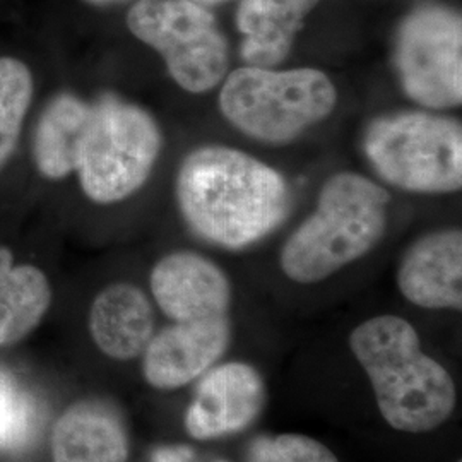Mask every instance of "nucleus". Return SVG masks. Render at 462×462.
I'll return each mask as SVG.
<instances>
[{
	"label": "nucleus",
	"instance_id": "nucleus-2",
	"mask_svg": "<svg viewBox=\"0 0 462 462\" xmlns=\"http://www.w3.org/2000/svg\"><path fill=\"white\" fill-rule=\"evenodd\" d=\"M349 347L368 375L380 414L404 433H427L452 416L456 383L446 366L423 353L413 326L397 315L365 320Z\"/></svg>",
	"mask_w": 462,
	"mask_h": 462
},
{
	"label": "nucleus",
	"instance_id": "nucleus-5",
	"mask_svg": "<svg viewBox=\"0 0 462 462\" xmlns=\"http://www.w3.org/2000/svg\"><path fill=\"white\" fill-rule=\"evenodd\" d=\"M329 76L317 69L238 67L219 91V110L235 129L267 144H286L336 108Z\"/></svg>",
	"mask_w": 462,
	"mask_h": 462
},
{
	"label": "nucleus",
	"instance_id": "nucleus-6",
	"mask_svg": "<svg viewBox=\"0 0 462 462\" xmlns=\"http://www.w3.org/2000/svg\"><path fill=\"white\" fill-rule=\"evenodd\" d=\"M364 152L383 182L414 194H452L462 187L461 122L430 112L374 118Z\"/></svg>",
	"mask_w": 462,
	"mask_h": 462
},
{
	"label": "nucleus",
	"instance_id": "nucleus-3",
	"mask_svg": "<svg viewBox=\"0 0 462 462\" xmlns=\"http://www.w3.org/2000/svg\"><path fill=\"white\" fill-rule=\"evenodd\" d=\"M389 200V192L364 175L339 171L329 177L314 213L282 245V273L312 284L362 259L385 233Z\"/></svg>",
	"mask_w": 462,
	"mask_h": 462
},
{
	"label": "nucleus",
	"instance_id": "nucleus-15",
	"mask_svg": "<svg viewBox=\"0 0 462 462\" xmlns=\"http://www.w3.org/2000/svg\"><path fill=\"white\" fill-rule=\"evenodd\" d=\"M320 0H242L236 11V28L242 33L240 55L247 66L282 64L295 38Z\"/></svg>",
	"mask_w": 462,
	"mask_h": 462
},
{
	"label": "nucleus",
	"instance_id": "nucleus-9",
	"mask_svg": "<svg viewBox=\"0 0 462 462\" xmlns=\"http://www.w3.org/2000/svg\"><path fill=\"white\" fill-rule=\"evenodd\" d=\"M264 406V379L252 365H217L200 375L185 413V429L198 440L228 437L247 430Z\"/></svg>",
	"mask_w": 462,
	"mask_h": 462
},
{
	"label": "nucleus",
	"instance_id": "nucleus-11",
	"mask_svg": "<svg viewBox=\"0 0 462 462\" xmlns=\"http://www.w3.org/2000/svg\"><path fill=\"white\" fill-rule=\"evenodd\" d=\"M151 291L162 312L175 322L228 315L231 282L225 271L198 252H171L151 271Z\"/></svg>",
	"mask_w": 462,
	"mask_h": 462
},
{
	"label": "nucleus",
	"instance_id": "nucleus-16",
	"mask_svg": "<svg viewBox=\"0 0 462 462\" xmlns=\"http://www.w3.org/2000/svg\"><path fill=\"white\" fill-rule=\"evenodd\" d=\"M51 303L45 273L32 264H13V252L0 245V346L32 334Z\"/></svg>",
	"mask_w": 462,
	"mask_h": 462
},
{
	"label": "nucleus",
	"instance_id": "nucleus-18",
	"mask_svg": "<svg viewBox=\"0 0 462 462\" xmlns=\"http://www.w3.org/2000/svg\"><path fill=\"white\" fill-rule=\"evenodd\" d=\"M33 91L30 67L14 57H0V171L16 151Z\"/></svg>",
	"mask_w": 462,
	"mask_h": 462
},
{
	"label": "nucleus",
	"instance_id": "nucleus-7",
	"mask_svg": "<svg viewBox=\"0 0 462 462\" xmlns=\"http://www.w3.org/2000/svg\"><path fill=\"white\" fill-rule=\"evenodd\" d=\"M129 32L165 60L170 78L202 95L226 78L228 40L215 14L192 0H137L127 13Z\"/></svg>",
	"mask_w": 462,
	"mask_h": 462
},
{
	"label": "nucleus",
	"instance_id": "nucleus-22",
	"mask_svg": "<svg viewBox=\"0 0 462 462\" xmlns=\"http://www.w3.org/2000/svg\"><path fill=\"white\" fill-rule=\"evenodd\" d=\"M86 4H89V5H112V4H118V2H124V0H84Z\"/></svg>",
	"mask_w": 462,
	"mask_h": 462
},
{
	"label": "nucleus",
	"instance_id": "nucleus-17",
	"mask_svg": "<svg viewBox=\"0 0 462 462\" xmlns=\"http://www.w3.org/2000/svg\"><path fill=\"white\" fill-rule=\"evenodd\" d=\"M89 110V101L72 93L50 99L36 122L33 162L42 177L62 180L72 173L74 151Z\"/></svg>",
	"mask_w": 462,
	"mask_h": 462
},
{
	"label": "nucleus",
	"instance_id": "nucleus-24",
	"mask_svg": "<svg viewBox=\"0 0 462 462\" xmlns=\"http://www.w3.org/2000/svg\"><path fill=\"white\" fill-rule=\"evenodd\" d=\"M457 462H461V461H457Z\"/></svg>",
	"mask_w": 462,
	"mask_h": 462
},
{
	"label": "nucleus",
	"instance_id": "nucleus-13",
	"mask_svg": "<svg viewBox=\"0 0 462 462\" xmlns=\"http://www.w3.org/2000/svg\"><path fill=\"white\" fill-rule=\"evenodd\" d=\"M129 431L120 408L103 397L70 404L51 431L53 462H127Z\"/></svg>",
	"mask_w": 462,
	"mask_h": 462
},
{
	"label": "nucleus",
	"instance_id": "nucleus-1",
	"mask_svg": "<svg viewBox=\"0 0 462 462\" xmlns=\"http://www.w3.org/2000/svg\"><path fill=\"white\" fill-rule=\"evenodd\" d=\"M175 192L187 226L202 240L230 250L271 235L291 208L290 187L278 170L228 146L189 152Z\"/></svg>",
	"mask_w": 462,
	"mask_h": 462
},
{
	"label": "nucleus",
	"instance_id": "nucleus-8",
	"mask_svg": "<svg viewBox=\"0 0 462 462\" xmlns=\"http://www.w3.org/2000/svg\"><path fill=\"white\" fill-rule=\"evenodd\" d=\"M394 67L406 97L420 106L444 110L462 101L461 13L425 4L397 28Z\"/></svg>",
	"mask_w": 462,
	"mask_h": 462
},
{
	"label": "nucleus",
	"instance_id": "nucleus-4",
	"mask_svg": "<svg viewBox=\"0 0 462 462\" xmlns=\"http://www.w3.org/2000/svg\"><path fill=\"white\" fill-rule=\"evenodd\" d=\"M162 146L163 135L151 114L116 95H103L89 101L72 173L89 200L116 204L148 182Z\"/></svg>",
	"mask_w": 462,
	"mask_h": 462
},
{
	"label": "nucleus",
	"instance_id": "nucleus-10",
	"mask_svg": "<svg viewBox=\"0 0 462 462\" xmlns=\"http://www.w3.org/2000/svg\"><path fill=\"white\" fill-rule=\"evenodd\" d=\"M230 341L228 315L175 322L154 334L144 349V379L160 391L180 389L213 368L226 353Z\"/></svg>",
	"mask_w": 462,
	"mask_h": 462
},
{
	"label": "nucleus",
	"instance_id": "nucleus-20",
	"mask_svg": "<svg viewBox=\"0 0 462 462\" xmlns=\"http://www.w3.org/2000/svg\"><path fill=\"white\" fill-rule=\"evenodd\" d=\"M248 462H339V459L329 447L312 437L284 433L276 439H255L248 448Z\"/></svg>",
	"mask_w": 462,
	"mask_h": 462
},
{
	"label": "nucleus",
	"instance_id": "nucleus-14",
	"mask_svg": "<svg viewBox=\"0 0 462 462\" xmlns=\"http://www.w3.org/2000/svg\"><path fill=\"white\" fill-rule=\"evenodd\" d=\"M156 317L149 298L131 282L101 290L89 310V332L101 353L114 360H133L154 336Z\"/></svg>",
	"mask_w": 462,
	"mask_h": 462
},
{
	"label": "nucleus",
	"instance_id": "nucleus-19",
	"mask_svg": "<svg viewBox=\"0 0 462 462\" xmlns=\"http://www.w3.org/2000/svg\"><path fill=\"white\" fill-rule=\"evenodd\" d=\"M40 429V406L16 374L0 365V456L32 444Z\"/></svg>",
	"mask_w": 462,
	"mask_h": 462
},
{
	"label": "nucleus",
	"instance_id": "nucleus-23",
	"mask_svg": "<svg viewBox=\"0 0 462 462\" xmlns=\"http://www.w3.org/2000/svg\"><path fill=\"white\" fill-rule=\"evenodd\" d=\"M192 2H198L200 5H217V4H223V2H228V0H192Z\"/></svg>",
	"mask_w": 462,
	"mask_h": 462
},
{
	"label": "nucleus",
	"instance_id": "nucleus-12",
	"mask_svg": "<svg viewBox=\"0 0 462 462\" xmlns=\"http://www.w3.org/2000/svg\"><path fill=\"white\" fill-rule=\"evenodd\" d=\"M397 288L416 307L462 309V231H431L418 238L397 267Z\"/></svg>",
	"mask_w": 462,
	"mask_h": 462
},
{
	"label": "nucleus",
	"instance_id": "nucleus-21",
	"mask_svg": "<svg viewBox=\"0 0 462 462\" xmlns=\"http://www.w3.org/2000/svg\"><path fill=\"white\" fill-rule=\"evenodd\" d=\"M151 462H198V459L190 447L160 446L151 452Z\"/></svg>",
	"mask_w": 462,
	"mask_h": 462
}]
</instances>
